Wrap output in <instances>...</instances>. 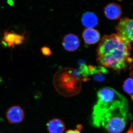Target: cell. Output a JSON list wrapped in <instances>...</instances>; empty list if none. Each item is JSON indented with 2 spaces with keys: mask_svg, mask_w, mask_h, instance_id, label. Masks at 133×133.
Instances as JSON below:
<instances>
[{
  "mask_svg": "<svg viewBox=\"0 0 133 133\" xmlns=\"http://www.w3.org/2000/svg\"><path fill=\"white\" fill-rule=\"evenodd\" d=\"M130 43L113 34L105 35L97 49L98 64L105 68L120 70L126 68L130 62Z\"/></svg>",
  "mask_w": 133,
  "mask_h": 133,
  "instance_id": "obj_1",
  "label": "cell"
},
{
  "mask_svg": "<svg viewBox=\"0 0 133 133\" xmlns=\"http://www.w3.org/2000/svg\"><path fill=\"white\" fill-rule=\"evenodd\" d=\"M97 98L92 114V124L95 127H103L112 117L121 113L127 112V100L113 88H101L97 92Z\"/></svg>",
  "mask_w": 133,
  "mask_h": 133,
  "instance_id": "obj_2",
  "label": "cell"
},
{
  "mask_svg": "<svg viewBox=\"0 0 133 133\" xmlns=\"http://www.w3.org/2000/svg\"><path fill=\"white\" fill-rule=\"evenodd\" d=\"M115 28L117 35L129 42L133 43V19H121Z\"/></svg>",
  "mask_w": 133,
  "mask_h": 133,
  "instance_id": "obj_3",
  "label": "cell"
},
{
  "mask_svg": "<svg viewBox=\"0 0 133 133\" xmlns=\"http://www.w3.org/2000/svg\"><path fill=\"white\" fill-rule=\"evenodd\" d=\"M25 40V33L19 34L5 31L1 40V44L5 48H14L16 45L22 44Z\"/></svg>",
  "mask_w": 133,
  "mask_h": 133,
  "instance_id": "obj_4",
  "label": "cell"
},
{
  "mask_svg": "<svg viewBox=\"0 0 133 133\" xmlns=\"http://www.w3.org/2000/svg\"><path fill=\"white\" fill-rule=\"evenodd\" d=\"M6 116L10 124H20L24 120L25 112L21 107L15 105L8 108L6 112Z\"/></svg>",
  "mask_w": 133,
  "mask_h": 133,
  "instance_id": "obj_5",
  "label": "cell"
},
{
  "mask_svg": "<svg viewBox=\"0 0 133 133\" xmlns=\"http://www.w3.org/2000/svg\"><path fill=\"white\" fill-rule=\"evenodd\" d=\"M104 14L106 17L110 20H117L122 14L120 5L115 3L107 4L104 8Z\"/></svg>",
  "mask_w": 133,
  "mask_h": 133,
  "instance_id": "obj_6",
  "label": "cell"
},
{
  "mask_svg": "<svg viewBox=\"0 0 133 133\" xmlns=\"http://www.w3.org/2000/svg\"><path fill=\"white\" fill-rule=\"evenodd\" d=\"M62 45L67 51L72 52L78 49L80 45V41L77 36L69 34L65 36L62 41Z\"/></svg>",
  "mask_w": 133,
  "mask_h": 133,
  "instance_id": "obj_7",
  "label": "cell"
},
{
  "mask_svg": "<svg viewBox=\"0 0 133 133\" xmlns=\"http://www.w3.org/2000/svg\"><path fill=\"white\" fill-rule=\"evenodd\" d=\"M82 36L84 43L88 45L95 44L100 39L99 32L93 28L85 29L83 31Z\"/></svg>",
  "mask_w": 133,
  "mask_h": 133,
  "instance_id": "obj_8",
  "label": "cell"
},
{
  "mask_svg": "<svg viewBox=\"0 0 133 133\" xmlns=\"http://www.w3.org/2000/svg\"><path fill=\"white\" fill-rule=\"evenodd\" d=\"M47 130L49 133H63L65 126L62 120L56 118L50 120L47 124Z\"/></svg>",
  "mask_w": 133,
  "mask_h": 133,
  "instance_id": "obj_9",
  "label": "cell"
},
{
  "mask_svg": "<svg viewBox=\"0 0 133 133\" xmlns=\"http://www.w3.org/2000/svg\"><path fill=\"white\" fill-rule=\"evenodd\" d=\"M81 22L83 26L87 28H92L97 25L98 17L92 12H86L82 16Z\"/></svg>",
  "mask_w": 133,
  "mask_h": 133,
  "instance_id": "obj_10",
  "label": "cell"
},
{
  "mask_svg": "<svg viewBox=\"0 0 133 133\" xmlns=\"http://www.w3.org/2000/svg\"><path fill=\"white\" fill-rule=\"evenodd\" d=\"M90 75H93L94 80L98 82H102L105 79V74H107V69L101 66H95L89 65Z\"/></svg>",
  "mask_w": 133,
  "mask_h": 133,
  "instance_id": "obj_11",
  "label": "cell"
},
{
  "mask_svg": "<svg viewBox=\"0 0 133 133\" xmlns=\"http://www.w3.org/2000/svg\"><path fill=\"white\" fill-rule=\"evenodd\" d=\"M123 89L124 91L130 95L131 97L133 96V78H129L124 81L123 85Z\"/></svg>",
  "mask_w": 133,
  "mask_h": 133,
  "instance_id": "obj_12",
  "label": "cell"
},
{
  "mask_svg": "<svg viewBox=\"0 0 133 133\" xmlns=\"http://www.w3.org/2000/svg\"><path fill=\"white\" fill-rule=\"evenodd\" d=\"M41 51L43 55L45 56H50L51 53V51L50 48L47 46H43L41 48Z\"/></svg>",
  "mask_w": 133,
  "mask_h": 133,
  "instance_id": "obj_13",
  "label": "cell"
},
{
  "mask_svg": "<svg viewBox=\"0 0 133 133\" xmlns=\"http://www.w3.org/2000/svg\"><path fill=\"white\" fill-rule=\"evenodd\" d=\"M125 133H133V119L131 122V124L128 131Z\"/></svg>",
  "mask_w": 133,
  "mask_h": 133,
  "instance_id": "obj_14",
  "label": "cell"
},
{
  "mask_svg": "<svg viewBox=\"0 0 133 133\" xmlns=\"http://www.w3.org/2000/svg\"><path fill=\"white\" fill-rule=\"evenodd\" d=\"M65 133H81L78 129H70L65 132Z\"/></svg>",
  "mask_w": 133,
  "mask_h": 133,
  "instance_id": "obj_15",
  "label": "cell"
}]
</instances>
